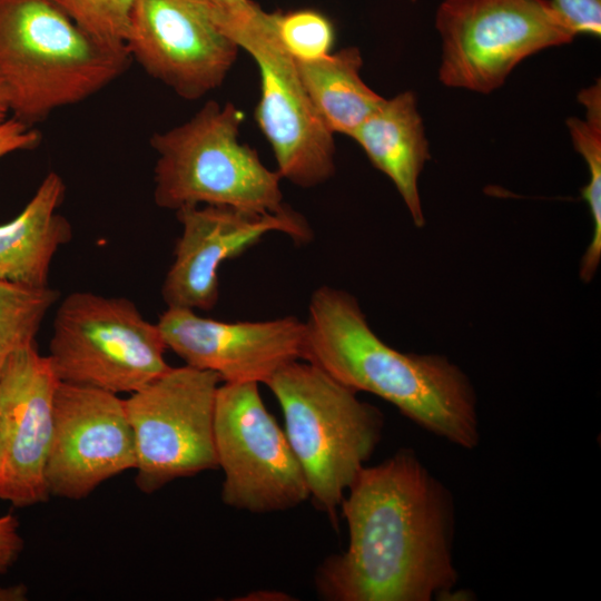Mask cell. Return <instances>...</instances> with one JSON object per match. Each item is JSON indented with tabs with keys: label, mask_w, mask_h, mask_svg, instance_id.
Here are the masks:
<instances>
[{
	"label": "cell",
	"mask_w": 601,
	"mask_h": 601,
	"mask_svg": "<svg viewBox=\"0 0 601 601\" xmlns=\"http://www.w3.org/2000/svg\"><path fill=\"white\" fill-rule=\"evenodd\" d=\"M127 48L146 73L187 100L220 87L239 51L211 0H135Z\"/></svg>",
	"instance_id": "obj_11"
},
{
	"label": "cell",
	"mask_w": 601,
	"mask_h": 601,
	"mask_svg": "<svg viewBox=\"0 0 601 601\" xmlns=\"http://www.w3.org/2000/svg\"><path fill=\"white\" fill-rule=\"evenodd\" d=\"M274 20L282 45L296 61L317 60L332 52L335 28L324 13L313 9L274 11Z\"/></svg>",
	"instance_id": "obj_21"
},
{
	"label": "cell",
	"mask_w": 601,
	"mask_h": 601,
	"mask_svg": "<svg viewBox=\"0 0 601 601\" xmlns=\"http://www.w3.org/2000/svg\"><path fill=\"white\" fill-rule=\"evenodd\" d=\"M65 191L62 178L47 174L21 213L0 225V279L49 285L52 259L71 238L70 224L58 213Z\"/></svg>",
	"instance_id": "obj_17"
},
{
	"label": "cell",
	"mask_w": 601,
	"mask_h": 601,
	"mask_svg": "<svg viewBox=\"0 0 601 601\" xmlns=\"http://www.w3.org/2000/svg\"><path fill=\"white\" fill-rule=\"evenodd\" d=\"M255 382L217 388L214 440L224 472L221 501L236 510L270 513L309 500L303 469L286 433L268 412Z\"/></svg>",
	"instance_id": "obj_10"
},
{
	"label": "cell",
	"mask_w": 601,
	"mask_h": 601,
	"mask_svg": "<svg viewBox=\"0 0 601 601\" xmlns=\"http://www.w3.org/2000/svg\"><path fill=\"white\" fill-rule=\"evenodd\" d=\"M176 214L183 230L161 287L167 307L214 308L219 297L220 265L240 256L268 233L286 234L299 244L313 237L306 219L292 208L280 214H257L200 205Z\"/></svg>",
	"instance_id": "obj_13"
},
{
	"label": "cell",
	"mask_w": 601,
	"mask_h": 601,
	"mask_svg": "<svg viewBox=\"0 0 601 601\" xmlns=\"http://www.w3.org/2000/svg\"><path fill=\"white\" fill-rule=\"evenodd\" d=\"M58 298L59 292L49 285L0 279V375L13 353L36 344V335Z\"/></svg>",
	"instance_id": "obj_20"
},
{
	"label": "cell",
	"mask_w": 601,
	"mask_h": 601,
	"mask_svg": "<svg viewBox=\"0 0 601 601\" xmlns=\"http://www.w3.org/2000/svg\"><path fill=\"white\" fill-rule=\"evenodd\" d=\"M280 405L285 433L315 508L337 524V510L377 447L384 416L317 365L282 366L266 384Z\"/></svg>",
	"instance_id": "obj_5"
},
{
	"label": "cell",
	"mask_w": 601,
	"mask_h": 601,
	"mask_svg": "<svg viewBox=\"0 0 601 601\" xmlns=\"http://www.w3.org/2000/svg\"><path fill=\"white\" fill-rule=\"evenodd\" d=\"M80 29L98 41L127 48L135 0H51Z\"/></svg>",
	"instance_id": "obj_22"
},
{
	"label": "cell",
	"mask_w": 601,
	"mask_h": 601,
	"mask_svg": "<svg viewBox=\"0 0 601 601\" xmlns=\"http://www.w3.org/2000/svg\"><path fill=\"white\" fill-rule=\"evenodd\" d=\"M244 114L234 104L207 101L191 118L155 132L157 155L154 200L158 207L229 206L257 214H280L282 177L267 168L258 152L240 142Z\"/></svg>",
	"instance_id": "obj_4"
},
{
	"label": "cell",
	"mask_w": 601,
	"mask_h": 601,
	"mask_svg": "<svg viewBox=\"0 0 601 601\" xmlns=\"http://www.w3.org/2000/svg\"><path fill=\"white\" fill-rule=\"evenodd\" d=\"M305 325L302 359L393 404L435 436L465 450L477 446L476 394L449 358L395 349L372 329L352 294L327 285L312 294Z\"/></svg>",
	"instance_id": "obj_2"
},
{
	"label": "cell",
	"mask_w": 601,
	"mask_h": 601,
	"mask_svg": "<svg viewBox=\"0 0 601 601\" xmlns=\"http://www.w3.org/2000/svg\"><path fill=\"white\" fill-rule=\"evenodd\" d=\"M574 35H601V0H550Z\"/></svg>",
	"instance_id": "obj_23"
},
{
	"label": "cell",
	"mask_w": 601,
	"mask_h": 601,
	"mask_svg": "<svg viewBox=\"0 0 601 601\" xmlns=\"http://www.w3.org/2000/svg\"><path fill=\"white\" fill-rule=\"evenodd\" d=\"M351 138L392 180L414 224L422 227L418 178L430 151L415 93L408 90L384 99Z\"/></svg>",
	"instance_id": "obj_16"
},
{
	"label": "cell",
	"mask_w": 601,
	"mask_h": 601,
	"mask_svg": "<svg viewBox=\"0 0 601 601\" xmlns=\"http://www.w3.org/2000/svg\"><path fill=\"white\" fill-rule=\"evenodd\" d=\"M285 593L276 592V591H258L253 592L245 598L246 600H289L290 598Z\"/></svg>",
	"instance_id": "obj_28"
},
{
	"label": "cell",
	"mask_w": 601,
	"mask_h": 601,
	"mask_svg": "<svg viewBox=\"0 0 601 601\" xmlns=\"http://www.w3.org/2000/svg\"><path fill=\"white\" fill-rule=\"evenodd\" d=\"M27 595L28 589L24 584L0 585V601H24Z\"/></svg>",
	"instance_id": "obj_26"
},
{
	"label": "cell",
	"mask_w": 601,
	"mask_h": 601,
	"mask_svg": "<svg viewBox=\"0 0 601 601\" xmlns=\"http://www.w3.org/2000/svg\"><path fill=\"white\" fill-rule=\"evenodd\" d=\"M435 27L440 81L479 93L500 88L528 57L575 37L550 0H443Z\"/></svg>",
	"instance_id": "obj_8"
},
{
	"label": "cell",
	"mask_w": 601,
	"mask_h": 601,
	"mask_svg": "<svg viewBox=\"0 0 601 601\" xmlns=\"http://www.w3.org/2000/svg\"><path fill=\"white\" fill-rule=\"evenodd\" d=\"M362 66L356 47L342 48L317 60L296 61L309 99L334 135L352 137L385 99L363 81Z\"/></svg>",
	"instance_id": "obj_18"
},
{
	"label": "cell",
	"mask_w": 601,
	"mask_h": 601,
	"mask_svg": "<svg viewBox=\"0 0 601 601\" xmlns=\"http://www.w3.org/2000/svg\"><path fill=\"white\" fill-rule=\"evenodd\" d=\"M23 548L19 522L14 515L0 516V573L7 572L17 561Z\"/></svg>",
	"instance_id": "obj_25"
},
{
	"label": "cell",
	"mask_w": 601,
	"mask_h": 601,
	"mask_svg": "<svg viewBox=\"0 0 601 601\" xmlns=\"http://www.w3.org/2000/svg\"><path fill=\"white\" fill-rule=\"evenodd\" d=\"M40 134L31 126L11 117L0 122V158L19 150H30L39 145Z\"/></svg>",
	"instance_id": "obj_24"
},
{
	"label": "cell",
	"mask_w": 601,
	"mask_h": 601,
	"mask_svg": "<svg viewBox=\"0 0 601 601\" xmlns=\"http://www.w3.org/2000/svg\"><path fill=\"white\" fill-rule=\"evenodd\" d=\"M166 349L131 300L73 292L56 312L47 356L62 383L131 394L170 367Z\"/></svg>",
	"instance_id": "obj_6"
},
{
	"label": "cell",
	"mask_w": 601,
	"mask_h": 601,
	"mask_svg": "<svg viewBox=\"0 0 601 601\" xmlns=\"http://www.w3.org/2000/svg\"><path fill=\"white\" fill-rule=\"evenodd\" d=\"M585 108L583 119L571 117L566 126L577 151L589 170L587 185L581 189L589 206L593 233L581 259L580 277L589 283L595 275L601 259V83L600 79L578 93Z\"/></svg>",
	"instance_id": "obj_19"
},
{
	"label": "cell",
	"mask_w": 601,
	"mask_h": 601,
	"mask_svg": "<svg viewBox=\"0 0 601 601\" xmlns=\"http://www.w3.org/2000/svg\"><path fill=\"white\" fill-rule=\"evenodd\" d=\"M220 383L214 372L170 366L125 400L141 492L218 467L214 414Z\"/></svg>",
	"instance_id": "obj_9"
},
{
	"label": "cell",
	"mask_w": 601,
	"mask_h": 601,
	"mask_svg": "<svg viewBox=\"0 0 601 601\" xmlns=\"http://www.w3.org/2000/svg\"><path fill=\"white\" fill-rule=\"evenodd\" d=\"M157 325L167 349L221 383L266 384L282 366L302 359L306 334L305 321L295 316L224 322L177 307H167Z\"/></svg>",
	"instance_id": "obj_15"
},
{
	"label": "cell",
	"mask_w": 601,
	"mask_h": 601,
	"mask_svg": "<svg viewBox=\"0 0 601 601\" xmlns=\"http://www.w3.org/2000/svg\"><path fill=\"white\" fill-rule=\"evenodd\" d=\"M135 466V440L125 400L60 382L46 465L49 495L85 499L102 482Z\"/></svg>",
	"instance_id": "obj_12"
},
{
	"label": "cell",
	"mask_w": 601,
	"mask_h": 601,
	"mask_svg": "<svg viewBox=\"0 0 601 601\" xmlns=\"http://www.w3.org/2000/svg\"><path fill=\"white\" fill-rule=\"evenodd\" d=\"M58 380L36 344L13 353L0 375V500L16 508L46 501Z\"/></svg>",
	"instance_id": "obj_14"
},
{
	"label": "cell",
	"mask_w": 601,
	"mask_h": 601,
	"mask_svg": "<svg viewBox=\"0 0 601 601\" xmlns=\"http://www.w3.org/2000/svg\"><path fill=\"white\" fill-rule=\"evenodd\" d=\"M10 112L6 92L0 83V122L8 118Z\"/></svg>",
	"instance_id": "obj_29"
},
{
	"label": "cell",
	"mask_w": 601,
	"mask_h": 601,
	"mask_svg": "<svg viewBox=\"0 0 601 601\" xmlns=\"http://www.w3.org/2000/svg\"><path fill=\"white\" fill-rule=\"evenodd\" d=\"M219 23L239 49L248 52L260 75L255 121L273 150L282 179L312 188L335 174L334 134L326 127L299 78L296 61L282 45L274 11L254 1Z\"/></svg>",
	"instance_id": "obj_7"
},
{
	"label": "cell",
	"mask_w": 601,
	"mask_h": 601,
	"mask_svg": "<svg viewBox=\"0 0 601 601\" xmlns=\"http://www.w3.org/2000/svg\"><path fill=\"white\" fill-rule=\"evenodd\" d=\"M224 14H231L245 8L250 0H211Z\"/></svg>",
	"instance_id": "obj_27"
},
{
	"label": "cell",
	"mask_w": 601,
	"mask_h": 601,
	"mask_svg": "<svg viewBox=\"0 0 601 601\" xmlns=\"http://www.w3.org/2000/svg\"><path fill=\"white\" fill-rule=\"evenodd\" d=\"M130 61L128 48L92 38L51 0H0V83L29 126L101 91Z\"/></svg>",
	"instance_id": "obj_3"
},
{
	"label": "cell",
	"mask_w": 601,
	"mask_h": 601,
	"mask_svg": "<svg viewBox=\"0 0 601 601\" xmlns=\"http://www.w3.org/2000/svg\"><path fill=\"white\" fill-rule=\"evenodd\" d=\"M341 512L347 549L318 566L315 587L328 601H431L457 583L452 493L410 449L364 466Z\"/></svg>",
	"instance_id": "obj_1"
}]
</instances>
